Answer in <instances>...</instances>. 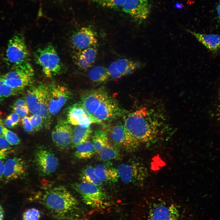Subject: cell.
I'll return each instance as SVG.
<instances>
[{"mask_svg": "<svg viewBox=\"0 0 220 220\" xmlns=\"http://www.w3.org/2000/svg\"><path fill=\"white\" fill-rule=\"evenodd\" d=\"M218 16L220 19V3H219L217 5V7Z\"/></svg>", "mask_w": 220, "mask_h": 220, "instance_id": "f6af8a7d", "label": "cell"}, {"mask_svg": "<svg viewBox=\"0 0 220 220\" xmlns=\"http://www.w3.org/2000/svg\"><path fill=\"white\" fill-rule=\"evenodd\" d=\"M34 76V71L30 64L13 67L2 77L6 85L21 91L32 83Z\"/></svg>", "mask_w": 220, "mask_h": 220, "instance_id": "8992f818", "label": "cell"}, {"mask_svg": "<svg viewBox=\"0 0 220 220\" xmlns=\"http://www.w3.org/2000/svg\"><path fill=\"white\" fill-rule=\"evenodd\" d=\"M123 113L117 103L109 96L100 104L92 117L95 123H101L115 119Z\"/></svg>", "mask_w": 220, "mask_h": 220, "instance_id": "7c38bea8", "label": "cell"}, {"mask_svg": "<svg viewBox=\"0 0 220 220\" xmlns=\"http://www.w3.org/2000/svg\"><path fill=\"white\" fill-rule=\"evenodd\" d=\"M35 61L41 68L44 75L51 77L61 73L63 66L53 46L49 44L37 50L34 53Z\"/></svg>", "mask_w": 220, "mask_h": 220, "instance_id": "277c9868", "label": "cell"}, {"mask_svg": "<svg viewBox=\"0 0 220 220\" xmlns=\"http://www.w3.org/2000/svg\"><path fill=\"white\" fill-rule=\"evenodd\" d=\"M176 7L178 9H182L183 7V5L179 3H177L175 5Z\"/></svg>", "mask_w": 220, "mask_h": 220, "instance_id": "bcb514c9", "label": "cell"}, {"mask_svg": "<svg viewBox=\"0 0 220 220\" xmlns=\"http://www.w3.org/2000/svg\"><path fill=\"white\" fill-rule=\"evenodd\" d=\"M73 130L71 125L67 121H59L52 133L54 144L62 149L68 148L72 144Z\"/></svg>", "mask_w": 220, "mask_h": 220, "instance_id": "9a60e30c", "label": "cell"}, {"mask_svg": "<svg viewBox=\"0 0 220 220\" xmlns=\"http://www.w3.org/2000/svg\"><path fill=\"white\" fill-rule=\"evenodd\" d=\"M151 112L144 107L124 118V126L140 144L152 141L160 133L161 123Z\"/></svg>", "mask_w": 220, "mask_h": 220, "instance_id": "6da1fadb", "label": "cell"}, {"mask_svg": "<svg viewBox=\"0 0 220 220\" xmlns=\"http://www.w3.org/2000/svg\"><path fill=\"white\" fill-rule=\"evenodd\" d=\"M67 121L71 125L87 127L95 123L93 117L81 103H76L69 107L67 111Z\"/></svg>", "mask_w": 220, "mask_h": 220, "instance_id": "2e32d148", "label": "cell"}, {"mask_svg": "<svg viewBox=\"0 0 220 220\" xmlns=\"http://www.w3.org/2000/svg\"><path fill=\"white\" fill-rule=\"evenodd\" d=\"M187 31L210 51L216 52L220 50V35L201 33L188 29Z\"/></svg>", "mask_w": 220, "mask_h": 220, "instance_id": "44dd1931", "label": "cell"}, {"mask_svg": "<svg viewBox=\"0 0 220 220\" xmlns=\"http://www.w3.org/2000/svg\"><path fill=\"white\" fill-rule=\"evenodd\" d=\"M13 109L14 112L22 118L26 116L29 112L27 105L19 108L13 107Z\"/></svg>", "mask_w": 220, "mask_h": 220, "instance_id": "74e56055", "label": "cell"}, {"mask_svg": "<svg viewBox=\"0 0 220 220\" xmlns=\"http://www.w3.org/2000/svg\"><path fill=\"white\" fill-rule=\"evenodd\" d=\"M122 7L123 12L140 21L147 19L151 9L149 0H126Z\"/></svg>", "mask_w": 220, "mask_h": 220, "instance_id": "5bb4252c", "label": "cell"}, {"mask_svg": "<svg viewBox=\"0 0 220 220\" xmlns=\"http://www.w3.org/2000/svg\"><path fill=\"white\" fill-rule=\"evenodd\" d=\"M105 131L108 133L112 142L116 146L129 152H134L139 147L140 144L124 125L119 123L113 126L107 127Z\"/></svg>", "mask_w": 220, "mask_h": 220, "instance_id": "ba28073f", "label": "cell"}, {"mask_svg": "<svg viewBox=\"0 0 220 220\" xmlns=\"http://www.w3.org/2000/svg\"><path fill=\"white\" fill-rule=\"evenodd\" d=\"M92 141L97 153L109 143L108 134L105 130H101L96 131L93 136Z\"/></svg>", "mask_w": 220, "mask_h": 220, "instance_id": "f1b7e54d", "label": "cell"}, {"mask_svg": "<svg viewBox=\"0 0 220 220\" xmlns=\"http://www.w3.org/2000/svg\"><path fill=\"white\" fill-rule=\"evenodd\" d=\"M34 161L39 173L45 176L54 172L58 165L57 158L51 150L42 146L38 147L35 150Z\"/></svg>", "mask_w": 220, "mask_h": 220, "instance_id": "30bf717a", "label": "cell"}, {"mask_svg": "<svg viewBox=\"0 0 220 220\" xmlns=\"http://www.w3.org/2000/svg\"><path fill=\"white\" fill-rule=\"evenodd\" d=\"M10 145L3 136H0V159L6 158L11 149Z\"/></svg>", "mask_w": 220, "mask_h": 220, "instance_id": "e575fe53", "label": "cell"}, {"mask_svg": "<svg viewBox=\"0 0 220 220\" xmlns=\"http://www.w3.org/2000/svg\"><path fill=\"white\" fill-rule=\"evenodd\" d=\"M107 69L109 77L113 79H118L122 76L118 69L116 61L111 63Z\"/></svg>", "mask_w": 220, "mask_h": 220, "instance_id": "d590c367", "label": "cell"}, {"mask_svg": "<svg viewBox=\"0 0 220 220\" xmlns=\"http://www.w3.org/2000/svg\"><path fill=\"white\" fill-rule=\"evenodd\" d=\"M80 177L82 182L97 186L101 185L102 183L97 176L94 167L91 166L85 167L81 171Z\"/></svg>", "mask_w": 220, "mask_h": 220, "instance_id": "4316f807", "label": "cell"}, {"mask_svg": "<svg viewBox=\"0 0 220 220\" xmlns=\"http://www.w3.org/2000/svg\"><path fill=\"white\" fill-rule=\"evenodd\" d=\"M90 80L96 83H102L109 77L107 68L101 66H97L91 68L88 72Z\"/></svg>", "mask_w": 220, "mask_h": 220, "instance_id": "484cf974", "label": "cell"}, {"mask_svg": "<svg viewBox=\"0 0 220 220\" xmlns=\"http://www.w3.org/2000/svg\"><path fill=\"white\" fill-rule=\"evenodd\" d=\"M4 164L2 160L0 159V180L3 177Z\"/></svg>", "mask_w": 220, "mask_h": 220, "instance_id": "b9f144b4", "label": "cell"}, {"mask_svg": "<svg viewBox=\"0 0 220 220\" xmlns=\"http://www.w3.org/2000/svg\"></svg>", "mask_w": 220, "mask_h": 220, "instance_id": "c3c4849f", "label": "cell"}, {"mask_svg": "<svg viewBox=\"0 0 220 220\" xmlns=\"http://www.w3.org/2000/svg\"><path fill=\"white\" fill-rule=\"evenodd\" d=\"M94 168L97 176L102 182H116L119 178L117 169L113 167L99 164Z\"/></svg>", "mask_w": 220, "mask_h": 220, "instance_id": "7402d4cb", "label": "cell"}, {"mask_svg": "<svg viewBox=\"0 0 220 220\" xmlns=\"http://www.w3.org/2000/svg\"><path fill=\"white\" fill-rule=\"evenodd\" d=\"M9 116L14 126L17 125L20 121V117L14 112L11 113Z\"/></svg>", "mask_w": 220, "mask_h": 220, "instance_id": "ab89813d", "label": "cell"}, {"mask_svg": "<svg viewBox=\"0 0 220 220\" xmlns=\"http://www.w3.org/2000/svg\"><path fill=\"white\" fill-rule=\"evenodd\" d=\"M6 60L13 67L31 64L27 47L22 34H16L9 40L6 51Z\"/></svg>", "mask_w": 220, "mask_h": 220, "instance_id": "5b68a950", "label": "cell"}, {"mask_svg": "<svg viewBox=\"0 0 220 220\" xmlns=\"http://www.w3.org/2000/svg\"><path fill=\"white\" fill-rule=\"evenodd\" d=\"M119 177L125 183L140 185L147 176L146 168L141 163L130 161L119 165L116 169Z\"/></svg>", "mask_w": 220, "mask_h": 220, "instance_id": "52a82bcc", "label": "cell"}, {"mask_svg": "<svg viewBox=\"0 0 220 220\" xmlns=\"http://www.w3.org/2000/svg\"><path fill=\"white\" fill-rule=\"evenodd\" d=\"M116 61L118 69L122 76L132 73L142 66L141 64L139 62L126 58L120 59Z\"/></svg>", "mask_w": 220, "mask_h": 220, "instance_id": "d4e9b609", "label": "cell"}, {"mask_svg": "<svg viewBox=\"0 0 220 220\" xmlns=\"http://www.w3.org/2000/svg\"><path fill=\"white\" fill-rule=\"evenodd\" d=\"M5 125L9 128H12L15 126L14 125L9 115L7 117L5 121Z\"/></svg>", "mask_w": 220, "mask_h": 220, "instance_id": "60d3db41", "label": "cell"}, {"mask_svg": "<svg viewBox=\"0 0 220 220\" xmlns=\"http://www.w3.org/2000/svg\"><path fill=\"white\" fill-rule=\"evenodd\" d=\"M101 159L108 161L120 159V154L117 148L109 143L98 153Z\"/></svg>", "mask_w": 220, "mask_h": 220, "instance_id": "83f0119b", "label": "cell"}, {"mask_svg": "<svg viewBox=\"0 0 220 220\" xmlns=\"http://www.w3.org/2000/svg\"><path fill=\"white\" fill-rule=\"evenodd\" d=\"M108 97L107 92L102 88L91 90L82 97L81 103L92 117L100 104Z\"/></svg>", "mask_w": 220, "mask_h": 220, "instance_id": "ac0fdd59", "label": "cell"}, {"mask_svg": "<svg viewBox=\"0 0 220 220\" xmlns=\"http://www.w3.org/2000/svg\"><path fill=\"white\" fill-rule=\"evenodd\" d=\"M73 186L86 204L95 208H102L105 205V194L98 186L83 182L73 184Z\"/></svg>", "mask_w": 220, "mask_h": 220, "instance_id": "9c48e42d", "label": "cell"}, {"mask_svg": "<svg viewBox=\"0 0 220 220\" xmlns=\"http://www.w3.org/2000/svg\"><path fill=\"white\" fill-rule=\"evenodd\" d=\"M20 91L6 85L2 76L0 77V98L17 95Z\"/></svg>", "mask_w": 220, "mask_h": 220, "instance_id": "f546056e", "label": "cell"}, {"mask_svg": "<svg viewBox=\"0 0 220 220\" xmlns=\"http://www.w3.org/2000/svg\"><path fill=\"white\" fill-rule=\"evenodd\" d=\"M41 201L54 217L60 220L73 218L78 209L77 199L62 186L46 191L43 195Z\"/></svg>", "mask_w": 220, "mask_h": 220, "instance_id": "7a4b0ae2", "label": "cell"}, {"mask_svg": "<svg viewBox=\"0 0 220 220\" xmlns=\"http://www.w3.org/2000/svg\"><path fill=\"white\" fill-rule=\"evenodd\" d=\"M97 42L95 32L88 27L81 28L75 32L71 38V42L72 46L79 51L95 46Z\"/></svg>", "mask_w": 220, "mask_h": 220, "instance_id": "e0dca14e", "label": "cell"}, {"mask_svg": "<svg viewBox=\"0 0 220 220\" xmlns=\"http://www.w3.org/2000/svg\"><path fill=\"white\" fill-rule=\"evenodd\" d=\"M102 6L110 8L122 6L126 0H96Z\"/></svg>", "mask_w": 220, "mask_h": 220, "instance_id": "d6a6232c", "label": "cell"}, {"mask_svg": "<svg viewBox=\"0 0 220 220\" xmlns=\"http://www.w3.org/2000/svg\"><path fill=\"white\" fill-rule=\"evenodd\" d=\"M93 46L88 48L79 52L75 56L76 64L82 69H86L90 67L96 60L97 51Z\"/></svg>", "mask_w": 220, "mask_h": 220, "instance_id": "ffe728a7", "label": "cell"}, {"mask_svg": "<svg viewBox=\"0 0 220 220\" xmlns=\"http://www.w3.org/2000/svg\"><path fill=\"white\" fill-rule=\"evenodd\" d=\"M75 148L74 155L79 159H90L96 152L93 143L89 141L78 145Z\"/></svg>", "mask_w": 220, "mask_h": 220, "instance_id": "cb8c5ba5", "label": "cell"}, {"mask_svg": "<svg viewBox=\"0 0 220 220\" xmlns=\"http://www.w3.org/2000/svg\"><path fill=\"white\" fill-rule=\"evenodd\" d=\"M218 113H219V114L220 115H220L219 118L220 119V103H219V106H218Z\"/></svg>", "mask_w": 220, "mask_h": 220, "instance_id": "7dc6e473", "label": "cell"}, {"mask_svg": "<svg viewBox=\"0 0 220 220\" xmlns=\"http://www.w3.org/2000/svg\"><path fill=\"white\" fill-rule=\"evenodd\" d=\"M219 1H220V0H219Z\"/></svg>", "mask_w": 220, "mask_h": 220, "instance_id": "681fc988", "label": "cell"}, {"mask_svg": "<svg viewBox=\"0 0 220 220\" xmlns=\"http://www.w3.org/2000/svg\"><path fill=\"white\" fill-rule=\"evenodd\" d=\"M48 109L50 115L57 114L71 96V93L66 87L55 84L49 85Z\"/></svg>", "mask_w": 220, "mask_h": 220, "instance_id": "8fae6325", "label": "cell"}, {"mask_svg": "<svg viewBox=\"0 0 220 220\" xmlns=\"http://www.w3.org/2000/svg\"><path fill=\"white\" fill-rule=\"evenodd\" d=\"M4 217V209L2 205L0 204V220H3Z\"/></svg>", "mask_w": 220, "mask_h": 220, "instance_id": "7bdbcfd3", "label": "cell"}, {"mask_svg": "<svg viewBox=\"0 0 220 220\" xmlns=\"http://www.w3.org/2000/svg\"><path fill=\"white\" fill-rule=\"evenodd\" d=\"M92 133V130L90 126L85 128L79 125L75 126L73 130L72 147L75 148L78 145L88 141Z\"/></svg>", "mask_w": 220, "mask_h": 220, "instance_id": "603a6c76", "label": "cell"}, {"mask_svg": "<svg viewBox=\"0 0 220 220\" xmlns=\"http://www.w3.org/2000/svg\"><path fill=\"white\" fill-rule=\"evenodd\" d=\"M180 217L179 211L174 204L160 202L153 205L147 220H179Z\"/></svg>", "mask_w": 220, "mask_h": 220, "instance_id": "4fadbf2b", "label": "cell"}, {"mask_svg": "<svg viewBox=\"0 0 220 220\" xmlns=\"http://www.w3.org/2000/svg\"><path fill=\"white\" fill-rule=\"evenodd\" d=\"M27 105L24 99L20 98L17 99L15 102L13 104V107L19 108Z\"/></svg>", "mask_w": 220, "mask_h": 220, "instance_id": "f35d334b", "label": "cell"}, {"mask_svg": "<svg viewBox=\"0 0 220 220\" xmlns=\"http://www.w3.org/2000/svg\"><path fill=\"white\" fill-rule=\"evenodd\" d=\"M25 164L22 159L14 157L7 160L4 164L3 177L7 180L18 178L24 173Z\"/></svg>", "mask_w": 220, "mask_h": 220, "instance_id": "d6986e66", "label": "cell"}, {"mask_svg": "<svg viewBox=\"0 0 220 220\" xmlns=\"http://www.w3.org/2000/svg\"><path fill=\"white\" fill-rule=\"evenodd\" d=\"M4 127L2 121L0 117V136H2L3 130Z\"/></svg>", "mask_w": 220, "mask_h": 220, "instance_id": "ee69618b", "label": "cell"}, {"mask_svg": "<svg viewBox=\"0 0 220 220\" xmlns=\"http://www.w3.org/2000/svg\"><path fill=\"white\" fill-rule=\"evenodd\" d=\"M2 136L10 145H17L20 142V138L16 133L5 127L3 130Z\"/></svg>", "mask_w": 220, "mask_h": 220, "instance_id": "4dcf8cb0", "label": "cell"}, {"mask_svg": "<svg viewBox=\"0 0 220 220\" xmlns=\"http://www.w3.org/2000/svg\"><path fill=\"white\" fill-rule=\"evenodd\" d=\"M41 212L35 208L28 209L25 211L23 215L22 220H40Z\"/></svg>", "mask_w": 220, "mask_h": 220, "instance_id": "1f68e13d", "label": "cell"}, {"mask_svg": "<svg viewBox=\"0 0 220 220\" xmlns=\"http://www.w3.org/2000/svg\"><path fill=\"white\" fill-rule=\"evenodd\" d=\"M24 100L29 112L32 115L41 116L46 127H48L51 117L48 109L49 85L39 84L30 87L26 94Z\"/></svg>", "mask_w": 220, "mask_h": 220, "instance_id": "3957f363", "label": "cell"}, {"mask_svg": "<svg viewBox=\"0 0 220 220\" xmlns=\"http://www.w3.org/2000/svg\"><path fill=\"white\" fill-rule=\"evenodd\" d=\"M29 119L34 131L41 129L44 124L43 118L37 115H32L29 117Z\"/></svg>", "mask_w": 220, "mask_h": 220, "instance_id": "836d02e7", "label": "cell"}, {"mask_svg": "<svg viewBox=\"0 0 220 220\" xmlns=\"http://www.w3.org/2000/svg\"><path fill=\"white\" fill-rule=\"evenodd\" d=\"M22 123L25 131L31 133L34 131L30 123L29 117L26 116L23 117L22 119Z\"/></svg>", "mask_w": 220, "mask_h": 220, "instance_id": "8d00e7d4", "label": "cell"}]
</instances>
